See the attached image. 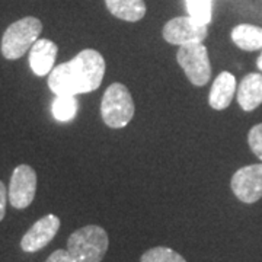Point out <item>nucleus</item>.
I'll return each mask as SVG.
<instances>
[{"instance_id": "1", "label": "nucleus", "mask_w": 262, "mask_h": 262, "mask_svg": "<svg viewBox=\"0 0 262 262\" xmlns=\"http://www.w3.org/2000/svg\"><path fill=\"white\" fill-rule=\"evenodd\" d=\"M105 60L96 50L88 48L75 58L58 64L48 75V88L56 96H76L96 91L103 80Z\"/></svg>"}, {"instance_id": "2", "label": "nucleus", "mask_w": 262, "mask_h": 262, "mask_svg": "<svg viewBox=\"0 0 262 262\" xmlns=\"http://www.w3.org/2000/svg\"><path fill=\"white\" fill-rule=\"evenodd\" d=\"M108 246V233L101 226H84L67 239V251L77 262H101Z\"/></svg>"}, {"instance_id": "3", "label": "nucleus", "mask_w": 262, "mask_h": 262, "mask_svg": "<svg viewBox=\"0 0 262 262\" xmlns=\"http://www.w3.org/2000/svg\"><path fill=\"white\" fill-rule=\"evenodd\" d=\"M42 31L41 20L27 16L13 22L2 38V54L8 60H18L35 44Z\"/></svg>"}, {"instance_id": "4", "label": "nucleus", "mask_w": 262, "mask_h": 262, "mask_svg": "<svg viewBox=\"0 0 262 262\" xmlns=\"http://www.w3.org/2000/svg\"><path fill=\"white\" fill-rule=\"evenodd\" d=\"M101 115L111 128L125 127L134 117V101L130 91L122 83H113L102 96Z\"/></svg>"}, {"instance_id": "5", "label": "nucleus", "mask_w": 262, "mask_h": 262, "mask_svg": "<svg viewBox=\"0 0 262 262\" xmlns=\"http://www.w3.org/2000/svg\"><path fill=\"white\" fill-rule=\"evenodd\" d=\"M177 60L185 72L188 80L194 86H204L208 83L211 77V66L208 51L203 42L181 46L177 53Z\"/></svg>"}, {"instance_id": "6", "label": "nucleus", "mask_w": 262, "mask_h": 262, "mask_svg": "<svg viewBox=\"0 0 262 262\" xmlns=\"http://www.w3.org/2000/svg\"><path fill=\"white\" fill-rule=\"evenodd\" d=\"M37 192V173L28 165H19L15 168L9 185L10 206L24 210L32 204Z\"/></svg>"}, {"instance_id": "7", "label": "nucleus", "mask_w": 262, "mask_h": 262, "mask_svg": "<svg viewBox=\"0 0 262 262\" xmlns=\"http://www.w3.org/2000/svg\"><path fill=\"white\" fill-rule=\"evenodd\" d=\"M162 34L169 44L181 47L187 44L203 42L208 34V29L206 25L196 24L191 16H178L166 22Z\"/></svg>"}, {"instance_id": "8", "label": "nucleus", "mask_w": 262, "mask_h": 262, "mask_svg": "<svg viewBox=\"0 0 262 262\" xmlns=\"http://www.w3.org/2000/svg\"><path fill=\"white\" fill-rule=\"evenodd\" d=\"M230 187L237 200L245 204H253L262 198V163L249 165L236 170Z\"/></svg>"}, {"instance_id": "9", "label": "nucleus", "mask_w": 262, "mask_h": 262, "mask_svg": "<svg viewBox=\"0 0 262 262\" xmlns=\"http://www.w3.org/2000/svg\"><path fill=\"white\" fill-rule=\"evenodd\" d=\"M60 229V219L54 214L44 215L34 225L31 226L27 233L20 241V248L24 252L34 253L46 248L54 237Z\"/></svg>"}, {"instance_id": "10", "label": "nucleus", "mask_w": 262, "mask_h": 262, "mask_svg": "<svg viewBox=\"0 0 262 262\" xmlns=\"http://www.w3.org/2000/svg\"><path fill=\"white\" fill-rule=\"evenodd\" d=\"M58 48L51 39H37L29 50V66L37 76H47L54 69Z\"/></svg>"}, {"instance_id": "11", "label": "nucleus", "mask_w": 262, "mask_h": 262, "mask_svg": "<svg viewBox=\"0 0 262 262\" xmlns=\"http://www.w3.org/2000/svg\"><path fill=\"white\" fill-rule=\"evenodd\" d=\"M236 92V79L232 73L223 72L215 77L214 83L211 86V92L208 96V103L213 110L222 111L226 110Z\"/></svg>"}, {"instance_id": "12", "label": "nucleus", "mask_w": 262, "mask_h": 262, "mask_svg": "<svg viewBox=\"0 0 262 262\" xmlns=\"http://www.w3.org/2000/svg\"><path fill=\"white\" fill-rule=\"evenodd\" d=\"M237 102L244 111H253L262 103V75L249 73L237 88Z\"/></svg>"}, {"instance_id": "13", "label": "nucleus", "mask_w": 262, "mask_h": 262, "mask_svg": "<svg viewBox=\"0 0 262 262\" xmlns=\"http://www.w3.org/2000/svg\"><path fill=\"white\" fill-rule=\"evenodd\" d=\"M105 3L111 15L127 22H137L146 15L144 0H105Z\"/></svg>"}, {"instance_id": "14", "label": "nucleus", "mask_w": 262, "mask_h": 262, "mask_svg": "<svg viewBox=\"0 0 262 262\" xmlns=\"http://www.w3.org/2000/svg\"><path fill=\"white\" fill-rule=\"evenodd\" d=\"M232 41L244 51L262 50V28L251 24H241L232 29Z\"/></svg>"}, {"instance_id": "15", "label": "nucleus", "mask_w": 262, "mask_h": 262, "mask_svg": "<svg viewBox=\"0 0 262 262\" xmlns=\"http://www.w3.org/2000/svg\"><path fill=\"white\" fill-rule=\"evenodd\" d=\"M77 101L75 96H56L53 102V117L57 121L69 122L72 121L77 114Z\"/></svg>"}, {"instance_id": "16", "label": "nucleus", "mask_w": 262, "mask_h": 262, "mask_svg": "<svg viewBox=\"0 0 262 262\" xmlns=\"http://www.w3.org/2000/svg\"><path fill=\"white\" fill-rule=\"evenodd\" d=\"M140 262H187L177 251L166 246H156L141 255Z\"/></svg>"}, {"instance_id": "17", "label": "nucleus", "mask_w": 262, "mask_h": 262, "mask_svg": "<svg viewBox=\"0 0 262 262\" xmlns=\"http://www.w3.org/2000/svg\"><path fill=\"white\" fill-rule=\"evenodd\" d=\"M189 16L200 25H206L211 22V0H185Z\"/></svg>"}, {"instance_id": "18", "label": "nucleus", "mask_w": 262, "mask_h": 262, "mask_svg": "<svg viewBox=\"0 0 262 262\" xmlns=\"http://www.w3.org/2000/svg\"><path fill=\"white\" fill-rule=\"evenodd\" d=\"M248 143L253 155L262 160V124H258L251 128L248 134Z\"/></svg>"}, {"instance_id": "19", "label": "nucleus", "mask_w": 262, "mask_h": 262, "mask_svg": "<svg viewBox=\"0 0 262 262\" xmlns=\"http://www.w3.org/2000/svg\"><path fill=\"white\" fill-rule=\"evenodd\" d=\"M46 262H77L69 253V251L67 249H57V251H54V252L51 253L50 256L47 258V261Z\"/></svg>"}, {"instance_id": "20", "label": "nucleus", "mask_w": 262, "mask_h": 262, "mask_svg": "<svg viewBox=\"0 0 262 262\" xmlns=\"http://www.w3.org/2000/svg\"><path fill=\"white\" fill-rule=\"evenodd\" d=\"M6 201H8V192L5 184L0 181V222L3 220V217L6 214Z\"/></svg>"}, {"instance_id": "21", "label": "nucleus", "mask_w": 262, "mask_h": 262, "mask_svg": "<svg viewBox=\"0 0 262 262\" xmlns=\"http://www.w3.org/2000/svg\"><path fill=\"white\" fill-rule=\"evenodd\" d=\"M256 66H258V69L262 72V54L259 56V58H258V61H256Z\"/></svg>"}]
</instances>
